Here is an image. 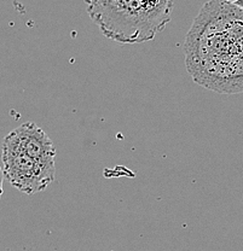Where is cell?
Here are the masks:
<instances>
[{"mask_svg": "<svg viewBox=\"0 0 243 251\" xmlns=\"http://www.w3.org/2000/svg\"><path fill=\"white\" fill-rule=\"evenodd\" d=\"M195 82L219 93L243 92V10L223 0L206 2L184 45Z\"/></svg>", "mask_w": 243, "mask_h": 251, "instance_id": "cell-1", "label": "cell"}, {"mask_svg": "<svg viewBox=\"0 0 243 251\" xmlns=\"http://www.w3.org/2000/svg\"><path fill=\"white\" fill-rule=\"evenodd\" d=\"M86 4L88 16L102 34L122 45L154 40L171 22L143 0H86Z\"/></svg>", "mask_w": 243, "mask_h": 251, "instance_id": "cell-2", "label": "cell"}, {"mask_svg": "<svg viewBox=\"0 0 243 251\" xmlns=\"http://www.w3.org/2000/svg\"><path fill=\"white\" fill-rule=\"evenodd\" d=\"M1 159L4 176L12 186L26 195H35L45 191L54 180V162L36 161L4 141L1 145Z\"/></svg>", "mask_w": 243, "mask_h": 251, "instance_id": "cell-3", "label": "cell"}, {"mask_svg": "<svg viewBox=\"0 0 243 251\" xmlns=\"http://www.w3.org/2000/svg\"><path fill=\"white\" fill-rule=\"evenodd\" d=\"M4 143L15 146L40 162H54L56 148L49 135L34 122H26L4 138Z\"/></svg>", "mask_w": 243, "mask_h": 251, "instance_id": "cell-4", "label": "cell"}, {"mask_svg": "<svg viewBox=\"0 0 243 251\" xmlns=\"http://www.w3.org/2000/svg\"><path fill=\"white\" fill-rule=\"evenodd\" d=\"M151 10L160 14L163 17L171 20L172 11H173L174 1L173 0H143Z\"/></svg>", "mask_w": 243, "mask_h": 251, "instance_id": "cell-5", "label": "cell"}, {"mask_svg": "<svg viewBox=\"0 0 243 251\" xmlns=\"http://www.w3.org/2000/svg\"><path fill=\"white\" fill-rule=\"evenodd\" d=\"M4 171H2V168L0 167V198H1L2 192H4V188H2V180H4Z\"/></svg>", "mask_w": 243, "mask_h": 251, "instance_id": "cell-6", "label": "cell"}, {"mask_svg": "<svg viewBox=\"0 0 243 251\" xmlns=\"http://www.w3.org/2000/svg\"><path fill=\"white\" fill-rule=\"evenodd\" d=\"M235 6H237V7H240V9H242L243 10V0H237L236 2H235Z\"/></svg>", "mask_w": 243, "mask_h": 251, "instance_id": "cell-7", "label": "cell"}, {"mask_svg": "<svg viewBox=\"0 0 243 251\" xmlns=\"http://www.w3.org/2000/svg\"><path fill=\"white\" fill-rule=\"evenodd\" d=\"M223 1H226V2H229V4H235V2H236L237 0H223Z\"/></svg>", "mask_w": 243, "mask_h": 251, "instance_id": "cell-8", "label": "cell"}]
</instances>
